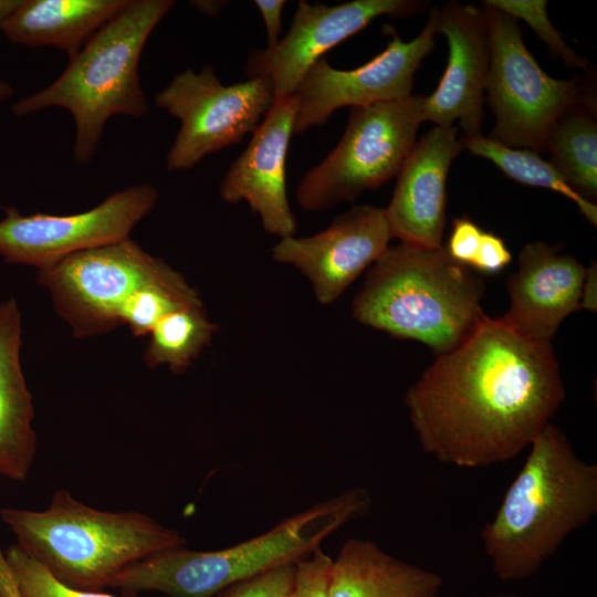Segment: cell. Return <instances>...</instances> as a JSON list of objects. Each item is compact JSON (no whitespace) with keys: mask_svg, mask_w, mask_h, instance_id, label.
Listing matches in <instances>:
<instances>
[{"mask_svg":"<svg viewBox=\"0 0 597 597\" xmlns=\"http://www.w3.org/2000/svg\"><path fill=\"white\" fill-rule=\"evenodd\" d=\"M439 8H431L422 31L405 42L390 27L384 51L353 70L333 67L320 59L305 74L294 93L293 134L325 125L341 107H363L409 97L415 74L437 44Z\"/></svg>","mask_w":597,"mask_h":597,"instance_id":"obj_11","label":"cell"},{"mask_svg":"<svg viewBox=\"0 0 597 597\" xmlns=\"http://www.w3.org/2000/svg\"><path fill=\"white\" fill-rule=\"evenodd\" d=\"M392 238L385 209L359 205L321 232L281 239L272 248V258L304 274L316 301L327 305L381 256Z\"/></svg>","mask_w":597,"mask_h":597,"instance_id":"obj_14","label":"cell"},{"mask_svg":"<svg viewBox=\"0 0 597 597\" xmlns=\"http://www.w3.org/2000/svg\"><path fill=\"white\" fill-rule=\"evenodd\" d=\"M587 269L559 247L524 245L519 269L506 283L510 307L503 320L523 336L551 342L561 323L580 308Z\"/></svg>","mask_w":597,"mask_h":597,"instance_id":"obj_18","label":"cell"},{"mask_svg":"<svg viewBox=\"0 0 597 597\" xmlns=\"http://www.w3.org/2000/svg\"><path fill=\"white\" fill-rule=\"evenodd\" d=\"M0 597H24L20 591L0 546Z\"/></svg>","mask_w":597,"mask_h":597,"instance_id":"obj_32","label":"cell"},{"mask_svg":"<svg viewBox=\"0 0 597 597\" xmlns=\"http://www.w3.org/2000/svg\"><path fill=\"white\" fill-rule=\"evenodd\" d=\"M484 4L496 8L515 20L526 22L537 36L548 46L552 56L563 60L567 67L587 70L588 61L576 53L563 40L547 15L545 0H486Z\"/></svg>","mask_w":597,"mask_h":597,"instance_id":"obj_26","label":"cell"},{"mask_svg":"<svg viewBox=\"0 0 597 597\" xmlns=\"http://www.w3.org/2000/svg\"><path fill=\"white\" fill-rule=\"evenodd\" d=\"M528 448L495 515L481 530L492 570L504 582L536 575L597 514V465L578 457L559 428L549 422Z\"/></svg>","mask_w":597,"mask_h":597,"instance_id":"obj_2","label":"cell"},{"mask_svg":"<svg viewBox=\"0 0 597 597\" xmlns=\"http://www.w3.org/2000/svg\"><path fill=\"white\" fill-rule=\"evenodd\" d=\"M463 144L471 154L491 160L504 175L516 182L546 188L565 196L577 206L591 224H597L596 205L580 197L554 165L544 160L537 153L505 146L482 134L463 138Z\"/></svg>","mask_w":597,"mask_h":597,"instance_id":"obj_24","label":"cell"},{"mask_svg":"<svg viewBox=\"0 0 597 597\" xmlns=\"http://www.w3.org/2000/svg\"><path fill=\"white\" fill-rule=\"evenodd\" d=\"M296 564H289L237 583L211 597H289L295 580Z\"/></svg>","mask_w":597,"mask_h":597,"instance_id":"obj_27","label":"cell"},{"mask_svg":"<svg viewBox=\"0 0 597 597\" xmlns=\"http://www.w3.org/2000/svg\"><path fill=\"white\" fill-rule=\"evenodd\" d=\"M415 0H353L335 6L301 0L287 33L276 45L253 50L245 62L249 77L268 78L274 97L293 96L324 54L381 15L406 18L423 10Z\"/></svg>","mask_w":597,"mask_h":597,"instance_id":"obj_13","label":"cell"},{"mask_svg":"<svg viewBox=\"0 0 597 597\" xmlns=\"http://www.w3.org/2000/svg\"><path fill=\"white\" fill-rule=\"evenodd\" d=\"M22 0H0V30L7 19L20 7Z\"/></svg>","mask_w":597,"mask_h":597,"instance_id":"obj_35","label":"cell"},{"mask_svg":"<svg viewBox=\"0 0 597 597\" xmlns=\"http://www.w3.org/2000/svg\"><path fill=\"white\" fill-rule=\"evenodd\" d=\"M286 1L284 0H255L254 4L264 21L268 46L273 48L280 41L282 29V12Z\"/></svg>","mask_w":597,"mask_h":597,"instance_id":"obj_31","label":"cell"},{"mask_svg":"<svg viewBox=\"0 0 597 597\" xmlns=\"http://www.w3.org/2000/svg\"><path fill=\"white\" fill-rule=\"evenodd\" d=\"M369 505L364 489H352L227 548L206 552L181 546L148 556L118 574L108 588L130 596L154 591L166 597H211L237 583L296 564Z\"/></svg>","mask_w":597,"mask_h":597,"instance_id":"obj_5","label":"cell"},{"mask_svg":"<svg viewBox=\"0 0 597 597\" xmlns=\"http://www.w3.org/2000/svg\"><path fill=\"white\" fill-rule=\"evenodd\" d=\"M21 314L14 298L0 304V476L28 478L38 440L34 408L20 364Z\"/></svg>","mask_w":597,"mask_h":597,"instance_id":"obj_19","label":"cell"},{"mask_svg":"<svg viewBox=\"0 0 597 597\" xmlns=\"http://www.w3.org/2000/svg\"><path fill=\"white\" fill-rule=\"evenodd\" d=\"M0 517L25 553L83 590H103L130 565L186 544L146 513L97 510L66 490L56 491L43 511L1 507Z\"/></svg>","mask_w":597,"mask_h":597,"instance_id":"obj_4","label":"cell"},{"mask_svg":"<svg viewBox=\"0 0 597 597\" xmlns=\"http://www.w3.org/2000/svg\"><path fill=\"white\" fill-rule=\"evenodd\" d=\"M492 597H520V596L514 595V594H500V595L492 596Z\"/></svg>","mask_w":597,"mask_h":597,"instance_id":"obj_37","label":"cell"},{"mask_svg":"<svg viewBox=\"0 0 597 597\" xmlns=\"http://www.w3.org/2000/svg\"><path fill=\"white\" fill-rule=\"evenodd\" d=\"M425 95L352 107L333 150L301 178L295 196L308 212L355 200L397 177L425 122Z\"/></svg>","mask_w":597,"mask_h":597,"instance_id":"obj_7","label":"cell"},{"mask_svg":"<svg viewBox=\"0 0 597 597\" xmlns=\"http://www.w3.org/2000/svg\"><path fill=\"white\" fill-rule=\"evenodd\" d=\"M9 569L24 597H117L69 586L54 577L18 544L4 552Z\"/></svg>","mask_w":597,"mask_h":597,"instance_id":"obj_25","label":"cell"},{"mask_svg":"<svg viewBox=\"0 0 597 597\" xmlns=\"http://www.w3.org/2000/svg\"><path fill=\"white\" fill-rule=\"evenodd\" d=\"M274 101L264 77L224 85L211 65L187 67L155 94L156 104L180 121L166 156L168 171L188 170L207 155L252 134Z\"/></svg>","mask_w":597,"mask_h":597,"instance_id":"obj_10","label":"cell"},{"mask_svg":"<svg viewBox=\"0 0 597 597\" xmlns=\"http://www.w3.org/2000/svg\"><path fill=\"white\" fill-rule=\"evenodd\" d=\"M174 4L172 0H128L70 59L52 84L15 102L13 114L25 116L51 106L66 108L75 122L74 159L88 163L109 117L147 113L138 63L150 33Z\"/></svg>","mask_w":597,"mask_h":597,"instance_id":"obj_6","label":"cell"},{"mask_svg":"<svg viewBox=\"0 0 597 597\" xmlns=\"http://www.w3.org/2000/svg\"><path fill=\"white\" fill-rule=\"evenodd\" d=\"M157 189L134 185L108 196L96 207L75 214L22 216L6 208L0 220V255L8 263L46 270L85 250L129 238L133 228L154 208Z\"/></svg>","mask_w":597,"mask_h":597,"instance_id":"obj_12","label":"cell"},{"mask_svg":"<svg viewBox=\"0 0 597 597\" xmlns=\"http://www.w3.org/2000/svg\"><path fill=\"white\" fill-rule=\"evenodd\" d=\"M128 0H22L1 31L14 44L53 45L72 59Z\"/></svg>","mask_w":597,"mask_h":597,"instance_id":"obj_21","label":"cell"},{"mask_svg":"<svg viewBox=\"0 0 597 597\" xmlns=\"http://www.w3.org/2000/svg\"><path fill=\"white\" fill-rule=\"evenodd\" d=\"M440 574L386 553L376 543L349 538L332 559L327 597H438Z\"/></svg>","mask_w":597,"mask_h":597,"instance_id":"obj_20","label":"cell"},{"mask_svg":"<svg viewBox=\"0 0 597 597\" xmlns=\"http://www.w3.org/2000/svg\"><path fill=\"white\" fill-rule=\"evenodd\" d=\"M437 31L446 35L449 55L444 73L430 96H425V122L453 126L464 139L481 134L485 83L490 65L484 11L450 1L439 9Z\"/></svg>","mask_w":597,"mask_h":597,"instance_id":"obj_16","label":"cell"},{"mask_svg":"<svg viewBox=\"0 0 597 597\" xmlns=\"http://www.w3.org/2000/svg\"><path fill=\"white\" fill-rule=\"evenodd\" d=\"M227 1L221 0H197L190 1V4L208 17H217L221 9L227 6Z\"/></svg>","mask_w":597,"mask_h":597,"instance_id":"obj_34","label":"cell"},{"mask_svg":"<svg viewBox=\"0 0 597 597\" xmlns=\"http://www.w3.org/2000/svg\"><path fill=\"white\" fill-rule=\"evenodd\" d=\"M294 118V96L274 97L219 188L223 201L248 202L252 212L259 216L264 231L280 239L293 237L296 231V218L285 184V160Z\"/></svg>","mask_w":597,"mask_h":597,"instance_id":"obj_15","label":"cell"},{"mask_svg":"<svg viewBox=\"0 0 597 597\" xmlns=\"http://www.w3.org/2000/svg\"><path fill=\"white\" fill-rule=\"evenodd\" d=\"M332 559L317 548L297 562L294 586L289 597H327Z\"/></svg>","mask_w":597,"mask_h":597,"instance_id":"obj_28","label":"cell"},{"mask_svg":"<svg viewBox=\"0 0 597 597\" xmlns=\"http://www.w3.org/2000/svg\"><path fill=\"white\" fill-rule=\"evenodd\" d=\"M217 331L203 305L172 311L148 334L144 362L149 368L167 365L172 373L182 374L210 344Z\"/></svg>","mask_w":597,"mask_h":597,"instance_id":"obj_23","label":"cell"},{"mask_svg":"<svg viewBox=\"0 0 597 597\" xmlns=\"http://www.w3.org/2000/svg\"><path fill=\"white\" fill-rule=\"evenodd\" d=\"M12 94L13 87L9 83L0 80V101L9 98Z\"/></svg>","mask_w":597,"mask_h":597,"instance_id":"obj_36","label":"cell"},{"mask_svg":"<svg viewBox=\"0 0 597 597\" xmlns=\"http://www.w3.org/2000/svg\"><path fill=\"white\" fill-rule=\"evenodd\" d=\"M484 6L490 44L485 92L495 116L489 137L538 154L566 111L596 103L579 76L556 80L546 74L524 44L517 20Z\"/></svg>","mask_w":597,"mask_h":597,"instance_id":"obj_8","label":"cell"},{"mask_svg":"<svg viewBox=\"0 0 597 597\" xmlns=\"http://www.w3.org/2000/svg\"><path fill=\"white\" fill-rule=\"evenodd\" d=\"M596 107L577 105L553 127L545 150L567 184L587 201L597 197Z\"/></svg>","mask_w":597,"mask_h":597,"instance_id":"obj_22","label":"cell"},{"mask_svg":"<svg viewBox=\"0 0 597 597\" xmlns=\"http://www.w3.org/2000/svg\"><path fill=\"white\" fill-rule=\"evenodd\" d=\"M565 399L551 342L485 316L408 389L422 451L458 468H488L528 448Z\"/></svg>","mask_w":597,"mask_h":597,"instance_id":"obj_1","label":"cell"},{"mask_svg":"<svg viewBox=\"0 0 597 597\" xmlns=\"http://www.w3.org/2000/svg\"><path fill=\"white\" fill-rule=\"evenodd\" d=\"M580 307L590 311L596 310V268L591 265L587 269L586 279L583 287Z\"/></svg>","mask_w":597,"mask_h":597,"instance_id":"obj_33","label":"cell"},{"mask_svg":"<svg viewBox=\"0 0 597 597\" xmlns=\"http://www.w3.org/2000/svg\"><path fill=\"white\" fill-rule=\"evenodd\" d=\"M511 260L512 255L505 242L499 235L483 231L470 269L485 274H495L507 266Z\"/></svg>","mask_w":597,"mask_h":597,"instance_id":"obj_30","label":"cell"},{"mask_svg":"<svg viewBox=\"0 0 597 597\" xmlns=\"http://www.w3.org/2000/svg\"><path fill=\"white\" fill-rule=\"evenodd\" d=\"M181 277L129 238L77 252L38 273L39 283L76 338L113 331L139 291Z\"/></svg>","mask_w":597,"mask_h":597,"instance_id":"obj_9","label":"cell"},{"mask_svg":"<svg viewBox=\"0 0 597 597\" xmlns=\"http://www.w3.org/2000/svg\"><path fill=\"white\" fill-rule=\"evenodd\" d=\"M483 282L446 247L389 245L368 269L353 304L362 324L426 344L434 356L462 344L486 316Z\"/></svg>","mask_w":597,"mask_h":597,"instance_id":"obj_3","label":"cell"},{"mask_svg":"<svg viewBox=\"0 0 597 597\" xmlns=\"http://www.w3.org/2000/svg\"><path fill=\"white\" fill-rule=\"evenodd\" d=\"M463 148V138L454 126H434L417 140L385 209L394 238L425 249L443 245L447 177Z\"/></svg>","mask_w":597,"mask_h":597,"instance_id":"obj_17","label":"cell"},{"mask_svg":"<svg viewBox=\"0 0 597 597\" xmlns=\"http://www.w3.org/2000/svg\"><path fill=\"white\" fill-rule=\"evenodd\" d=\"M483 231L469 217L455 218L446 247L448 254L458 263L471 265Z\"/></svg>","mask_w":597,"mask_h":597,"instance_id":"obj_29","label":"cell"}]
</instances>
